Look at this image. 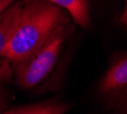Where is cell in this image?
<instances>
[{"label":"cell","instance_id":"cell-1","mask_svg":"<svg viewBox=\"0 0 127 114\" xmlns=\"http://www.w3.org/2000/svg\"><path fill=\"white\" fill-rule=\"evenodd\" d=\"M69 17L65 9L45 0L23 3L18 24L3 53V58L14 65L21 63L37 50L57 27L68 24Z\"/></svg>","mask_w":127,"mask_h":114},{"label":"cell","instance_id":"cell-2","mask_svg":"<svg viewBox=\"0 0 127 114\" xmlns=\"http://www.w3.org/2000/svg\"><path fill=\"white\" fill-rule=\"evenodd\" d=\"M74 31L70 24H64L52 32L41 47L15 66L16 81L23 88H34L47 78L60 54L64 41Z\"/></svg>","mask_w":127,"mask_h":114},{"label":"cell","instance_id":"cell-3","mask_svg":"<svg viewBox=\"0 0 127 114\" xmlns=\"http://www.w3.org/2000/svg\"><path fill=\"white\" fill-rule=\"evenodd\" d=\"M103 93L127 98V53L111 64L101 82Z\"/></svg>","mask_w":127,"mask_h":114},{"label":"cell","instance_id":"cell-4","mask_svg":"<svg viewBox=\"0 0 127 114\" xmlns=\"http://www.w3.org/2000/svg\"><path fill=\"white\" fill-rule=\"evenodd\" d=\"M22 1L10 5L0 15V57H3L7 45L15 32L22 11Z\"/></svg>","mask_w":127,"mask_h":114},{"label":"cell","instance_id":"cell-5","mask_svg":"<svg viewBox=\"0 0 127 114\" xmlns=\"http://www.w3.org/2000/svg\"><path fill=\"white\" fill-rule=\"evenodd\" d=\"M32 0H23L22 2L26 3ZM53 5L63 8L69 14L74 22L83 29H87L90 25V10L87 0H45Z\"/></svg>","mask_w":127,"mask_h":114},{"label":"cell","instance_id":"cell-6","mask_svg":"<svg viewBox=\"0 0 127 114\" xmlns=\"http://www.w3.org/2000/svg\"><path fill=\"white\" fill-rule=\"evenodd\" d=\"M66 111L67 106L64 104L39 103L29 106L16 107L5 112L3 114H64Z\"/></svg>","mask_w":127,"mask_h":114},{"label":"cell","instance_id":"cell-7","mask_svg":"<svg viewBox=\"0 0 127 114\" xmlns=\"http://www.w3.org/2000/svg\"><path fill=\"white\" fill-rule=\"evenodd\" d=\"M9 63H10V62L6 58L3 62H0V114H1L2 109H3V104H2L3 82H5L6 79L9 78V74H10V66H9Z\"/></svg>","mask_w":127,"mask_h":114},{"label":"cell","instance_id":"cell-8","mask_svg":"<svg viewBox=\"0 0 127 114\" xmlns=\"http://www.w3.org/2000/svg\"><path fill=\"white\" fill-rule=\"evenodd\" d=\"M16 0H0V15L7 9L10 5H13Z\"/></svg>","mask_w":127,"mask_h":114},{"label":"cell","instance_id":"cell-9","mask_svg":"<svg viewBox=\"0 0 127 114\" xmlns=\"http://www.w3.org/2000/svg\"><path fill=\"white\" fill-rule=\"evenodd\" d=\"M119 22H120L123 25H125V26L127 27V0H126V2H125L124 11H123L122 16H120V18H119Z\"/></svg>","mask_w":127,"mask_h":114}]
</instances>
